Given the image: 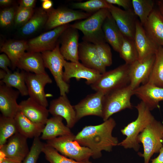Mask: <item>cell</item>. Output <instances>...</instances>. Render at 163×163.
Returning a JSON list of instances; mask_svg holds the SVG:
<instances>
[{
  "instance_id": "cell-48",
  "label": "cell",
  "mask_w": 163,
  "mask_h": 163,
  "mask_svg": "<svg viewBox=\"0 0 163 163\" xmlns=\"http://www.w3.org/2000/svg\"><path fill=\"white\" fill-rule=\"evenodd\" d=\"M0 163H22V161L5 158Z\"/></svg>"
},
{
  "instance_id": "cell-3",
  "label": "cell",
  "mask_w": 163,
  "mask_h": 163,
  "mask_svg": "<svg viewBox=\"0 0 163 163\" xmlns=\"http://www.w3.org/2000/svg\"><path fill=\"white\" fill-rule=\"evenodd\" d=\"M110 14L108 9H102L87 18L70 24V26L82 33L84 41L94 44L106 42L102 27L104 21Z\"/></svg>"
},
{
  "instance_id": "cell-51",
  "label": "cell",
  "mask_w": 163,
  "mask_h": 163,
  "mask_svg": "<svg viewBox=\"0 0 163 163\" xmlns=\"http://www.w3.org/2000/svg\"><path fill=\"white\" fill-rule=\"evenodd\" d=\"M162 141H163V138H162Z\"/></svg>"
},
{
  "instance_id": "cell-37",
  "label": "cell",
  "mask_w": 163,
  "mask_h": 163,
  "mask_svg": "<svg viewBox=\"0 0 163 163\" xmlns=\"http://www.w3.org/2000/svg\"><path fill=\"white\" fill-rule=\"evenodd\" d=\"M110 4L105 0H90L83 2H75L72 4V7L84 11L91 14L103 8L108 9Z\"/></svg>"
},
{
  "instance_id": "cell-17",
  "label": "cell",
  "mask_w": 163,
  "mask_h": 163,
  "mask_svg": "<svg viewBox=\"0 0 163 163\" xmlns=\"http://www.w3.org/2000/svg\"><path fill=\"white\" fill-rule=\"evenodd\" d=\"M27 138L18 132L10 138L0 147V152L6 158L23 161L29 150Z\"/></svg>"
},
{
  "instance_id": "cell-14",
  "label": "cell",
  "mask_w": 163,
  "mask_h": 163,
  "mask_svg": "<svg viewBox=\"0 0 163 163\" xmlns=\"http://www.w3.org/2000/svg\"><path fill=\"white\" fill-rule=\"evenodd\" d=\"M155 54L141 60L138 59L129 65V85L133 90L141 84L143 85L148 82L155 60Z\"/></svg>"
},
{
  "instance_id": "cell-12",
  "label": "cell",
  "mask_w": 163,
  "mask_h": 163,
  "mask_svg": "<svg viewBox=\"0 0 163 163\" xmlns=\"http://www.w3.org/2000/svg\"><path fill=\"white\" fill-rule=\"evenodd\" d=\"M105 95L97 91L87 95L74 106L77 121L85 117L93 115L102 118Z\"/></svg>"
},
{
  "instance_id": "cell-13",
  "label": "cell",
  "mask_w": 163,
  "mask_h": 163,
  "mask_svg": "<svg viewBox=\"0 0 163 163\" xmlns=\"http://www.w3.org/2000/svg\"><path fill=\"white\" fill-rule=\"evenodd\" d=\"M108 9L124 37L134 40L137 19L133 9L123 10L110 4Z\"/></svg>"
},
{
  "instance_id": "cell-27",
  "label": "cell",
  "mask_w": 163,
  "mask_h": 163,
  "mask_svg": "<svg viewBox=\"0 0 163 163\" xmlns=\"http://www.w3.org/2000/svg\"><path fill=\"white\" fill-rule=\"evenodd\" d=\"M102 29L106 42L118 53L124 37L110 14L104 21Z\"/></svg>"
},
{
  "instance_id": "cell-6",
  "label": "cell",
  "mask_w": 163,
  "mask_h": 163,
  "mask_svg": "<svg viewBox=\"0 0 163 163\" xmlns=\"http://www.w3.org/2000/svg\"><path fill=\"white\" fill-rule=\"evenodd\" d=\"M75 135L59 136L46 141V144L56 149L62 155L78 161L89 160L92 152L89 148L81 145L75 140Z\"/></svg>"
},
{
  "instance_id": "cell-29",
  "label": "cell",
  "mask_w": 163,
  "mask_h": 163,
  "mask_svg": "<svg viewBox=\"0 0 163 163\" xmlns=\"http://www.w3.org/2000/svg\"><path fill=\"white\" fill-rule=\"evenodd\" d=\"M48 18L47 11L42 8L37 9L30 20L20 28L19 32L23 37L30 36L45 27Z\"/></svg>"
},
{
  "instance_id": "cell-7",
  "label": "cell",
  "mask_w": 163,
  "mask_h": 163,
  "mask_svg": "<svg viewBox=\"0 0 163 163\" xmlns=\"http://www.w3.org/2000/svg\"><path fill=\"white\" fill-rule=\"evenodd\" d=\"M133 91L129 85L105 95L102 117L104 121L114 113L126 109L132 108L131 98L134 95Z\"/></svg>"
},
{
  "instance_id": "cell-34",
  "label": "cell",
  "mask_w": 163,
  "mask_h": 163,
  "mask_svg": "<svg viewBox=\"0 0 163 163\" xmlns=\"http://www.w3.org/2000/svg\"><path fill=\"white\" fill-rule=\"evenodd\" d=\"M18 132L14 118L0 117V148L3 145L8 139Z\"/></svg>"
},
{
  "instance_id": "cell-45",
  "label": "cell",
  "mask_w": 163,
  "mask_h": 163,
  "mask_svg": "<svg viewBox=\"0 0 163 163\" xmlns=\"http://www.w3.org/2000/svg\"><path fill=\"white\" fill-rule=\"evenodd\" d=\"M42 8L44 10L47 11L52 8L53 2L51 0H41Z\"/></svg>"
},
{
  "instance_id": "cell-43",
  "label": "cell",
  "mask_w": 163,
  "mask_h": 163,
  "mask_svg": "<svg viewBox=\"0 0 163 163\" xmlns=\"http://www.w3.org/2000/svg\"><path fill=\"white\" fill-rule=\"evenodd\" d=\"M12 67L11 61L8 56L5 53L0 55V67L7 73L12 72L8 69V67Z\"/></svg>"
},
{
  "instance_id": "cell-30",
  "label": "cell",
  "mask_w": 163,
  "mask_h": 163,
  "mask_svg": "<svg viewBox=\"0 0 163 163\" xmlns=\"http://www.w3.org/2000/svg\"><path fill=\"white\" fill-rule=\"evenodd\" d=\"M27 49V41L24 40H10L4 43L0 49L10 59L12 68L14 69L20 59Z\"/></svg>"
},
{
  "instance_id": "cell-23",
  "label": "cell",
  "mask_w": 163,
  "mask_h": 163,
  "mask_svg": "<svg viewBox=\"0 0 163 163\" xmlns=\"http://www.w3.org/2000/svg\"><path fill=\"white\" fill-rule=\"evenodd\" d=\"M19 104L20 111L29 119L37 123L46 124L49 113L46 107L30 97Z\"/></svg>"
},
{
  "instance_id": "cell-28",
  "label": "cell",
  "mask_w": 163,
  "mask_h": 163,
  "mask_svg": "<svg viewBox=\"0 0 163 163\" xmlns=\"http://www.w3.org/2000/svg\"><path fill=\"white\" fill-rule=\"evenodd\" d=\"M18 132L27 138L39 137L45 125L35 123L28 118L20 111L14 118Z\"/></svg>"
},
{
  "instance_id": "cell-22",
  "label": "cell",
  "mask_w": 163,
  "mask_h": 163,
  "mask_svg": "<svg viewBox=\"0 0 163 163\" xmlns=\"http://www.w3.org/2000/svg\"><path fill=\"white\" fill-rule=\"evenodd\" d=\"M134 41L139 60L155 54L159 46L148 36L142 25L138 20L136 22Z\"/></svg>"
},
{
  "instance_id": "cell-19",
  "label": "cell",
  "mask_w": 163,
  "mask_h": 163,
  "mask_svg": "<svg viewBox=\"0 0 163 163\" xmlns=\"http://www.w3.org/2000/svg\"><path fill=\"white\" fill-rule=\"evenodd\" d=\"M48 110L53 116H59L65 119L66 126L70 129L77 122L74 106L71 104L66 95H60L52 100Z\"/></svg>"
},
{
  "instance_id": "cell-18",
  "label": "cell",
  "mask_w": 163,
  "mask_h": 163,
  "mask_svg": "<svg viewBox=\"0 0 163 163\" xmlns=\"http://www.w3.org/2000/svg\"><path fill=\"white\" fill-rule=\"evenodd\" d=\"M20 94L18 90L7 86L0 81V110L3 116L14 118L20 111L17 100Z\"/></svg>"
},
{
  "instance_id": "cell-49",
  "label": "cell",
  "mask_w": 163,
  "mask_h": 163,
  "mask_svg": "<svg viewBox=\"0 0 163 163\" xmlns=\"http://www.w3.org/2000/svg\"><path fill=\"white\" fill-rule=\"evenodd\" d=\"M13 2L12 0H0V5L1 6H7L11 5Z\"/></svg>"
},
{
  "instance_id": "cell-15",
  "label": "cell",
  "mask_w": 163,
  "mask_h": 163,
  "mask_svg": "<svg viewBox=\"0 0 163 163\" xmlns=\"http://www.w3.org/2000/svg\"><path fill=\"white\" fill-rule=\"evenodd\" d=\"M64 68L63 79L67 83L71 78H75L77 81L85 79L86 84L91 85L97 80L101 74L96 70L86 67L79 62H69L65 60Z\"/></svg>"
},
{
  "instance_id": "cell-44",
  "label": "cell",
  "mask_w": 163,
  "mask_h": 163,
  "mask_svg": "<svg viewBox=\"0 0 163 163\" xmlns=\"http://www.w3.org/2000/svg\"><path fill=\"white\" fill-rule=\"evenodd\" d=\"M36 2L35 0H21L19 1V6L25 8L34 9Z\"/></svg>"
},
{
  "instance_id": "cell-32",
  "label": "cell",
  "mask_w": 163,
  "mask_h": 163,
  "mask_svg": "<svg viewBox=\"0 0 163 163\" xmlns=\"http://www.w3.org/2000/svg\"><path fill=\"white\" fill-rule=\"evenodd\" d=\"M147 82L163 88V47L159 46Z\"/></svg>"
},
{
  "instance_id": "cell-46",
  "label": "cell",
  "mask_w": 163,
  "mask_h": 163,
  "mask_svg": "<svg viewBox=\"0 0 163 163\" xmlns=\"http://www.w3.org/2000/svg\"><path fill=\"white\" fill-rule=\"evenodd\" d=\"M159 153L158 156L152 159L150 163H163V147L160 149Z\"/></svg>"
},
{
  "instance_id": "cell-11",
  "label": "cell",
  "mask_w": 163,
  "mask_h": 163,
  "mask_svg": "<svg viewBox=\"0 0 163 163\" xmlns=\"http://www.w3.org/2000/svg\"><path fill=\"white\" fill-rule=\"evenodd\" d=\"M25 81L30 97L47 107L48 103L44 88L46 84L52 82L48 74H36L25 72Z\"/></svg>"
},
{
  "instance_id": "cell-5",
  "label": "cell",
  "mask_w": 163,
  "mask_h": 163,
  "mask_svg": "<svg viewBox=\"0 0 163 163\" xmlns=\"http://www.w3.org/2000/svg\"><path fill=\"white\" fill-rule=\"evenodd\" d=\"M163 124L154 119L145 128L138 136L137 140L141 143L143 148V153L139 155L143 158L144 163H149L155 153L159 152L163 147Z\"/></svg>"
},
{
  "instance_id": "cell-35",
  "label": "cell",
  "mask_w": 163,
  "mask_h": 163,
  "mask_svg": "<svg viewBox=\"0 0 163 163\" xmlns=\"http://www.w3.org/2000/svg\"><path fill=\"white\" fill-rule=\"evenodd\" d=\"M125 63L130 65L139 59L138 52L134 41L125 37L118 52Z\"/></svg>"
},
{
  "instance_id": "cell-2",
  "label": "cell",
  "mask_w": 163,
  "mask_h": 163,
  "mask_svg": "<svg viewBox=\"0 0 163 163\" xmlns=\"http://www.w3.org/2000/svg\"><path fill=\"white\" fill-rule=\"evenodd\" d=\"M135 107L138 111V117L136 120L121 130L123 135L126 137L118 145L125 149L132 148L137 152L140 147L137 140L138 136L155 119L150 110L141 101Z\"/></svg>"
},
{
  "instance_id": "cell-31",
  "label": "cell",
  "mask_w": 163,
  "mask_h": 163,
  "mask_svg": "<svg viewBox=\"0 0 163 163\" xmlns=\"http://www.w3.org/2000/svg\"><path fill=\"white\" fill-rule=\"evenodd\" d=\"M7 86L17 89L22 96L28 95L25 81V72L16 71L7 73L1 81Z\"/></svg>"
},
{
  "instance_id": "cell-39",
  "label": "cell",
  "mask_w": 163,
  "mask_h": 163,
  "mask_svg": "<svg viewBox=\"0 0 163 163\" xmlns=\"http://www.w3.org/2000/svg\"><path fill=\"white\" fill-rule=\"evenodd\" d=\"M98 55L101 60L107 67L112 63L111 49L106 41L101 42L94 44Z\"/></svg>"
},
{
  "instance_id": "cell-10",
  "label": "cell",
  "mask_w": 163,
  "mask_h": 163,
  "mask_svg": "<svg viewBox=\"0 0 163 163\" xmlns=\"http://www.w3.org/2000/svg\"><path fill=\"white\" fill-rule=\"evenodd\" d=\"M70 25L60 26L44 32L27 41V52L42 53L51 51L56 47L58 40Z\"/></svg>"
},
{
  "instance_id": "cell-41",
  "label": "cell",
  "mask_w": 163,
  "mask_h": 163,
  "mask_svg": "<svg viewBox=\"0 0 163 163\" xmlns=\"http://www.w3.org/2000/svg\"><path fill=\"white\" fill-rule=\"evenodd\" d=\"M17 8L14 6L9 7L0 11V25L1 27H7L14 23Z\"/></svg>"
},
{
  "instance_id": "cell-38",
  "label": "cell",
  "mask_w": 163,
  "mask_h": 163,
  "mask_svg": "<svg viewBox=\"0 0 163 163\" xmlns=\"http://www.w3.org/2000/svg\"><path fill=\"white\" fill-rule=\"evenodd\" d=\"M45 144L41 141L40 137L34 138L30 150L22 163H37Z\"/></svg>"
},
{
  "instance_id": "cell-16",
  "label": "cell",
  "mask_w": 163,
  "mask_h": 163,
  "mask_svg": "<svg viewBox=\"0 0 163 163\" xmlns=\"http://www.w3.org/2000/svg\"><path fill=\"white\" fill-rule=\"evenodd\" d=\"M79 34L78 30L70 26L66 29L60 38V53L65 59L72 62H79Z\"/></svg>"
},
{
  "instance_id": "cell-24",
  "label": "cell",
  "mask_w": 163,
  "mask_h": 163,
  "mask_svg": "<svg viewBox=\"0 0 163 163\" xmlns=\"http://www.w3.org/2000/svg\"><path fill=\"white\" fill-rule=\"evenodd\" d=\"M142 25L149 38L163 47V18L158 9L153 10Z\"/></svg>"
},
{
  "instance_id": "cell-25",
  "label": "cell",
  "mask_w": 163,
  "mask_h": 163,
  "mask_svg": "<svg viewBox=\"0 0 163 163\" xmlns=\"http://www.w3.org/2000/svg\"><path fill=\"white\" fill-rule=\"evenodd\" d=\"M17 67L27 72L36 74L46 73L40 53L25 52L19 60Z\"/></svg>"
},
{
  "instance_id": "cell-50",
  "label": "cell",
  "mask_w": 163,
  "mask_h": 163,
  "mask_svg": "<svg viewBox=\"0 0 163 163\" xmlns=\"http://www.w3.org/2000/svg\"><path fill=\"white\" fill-rule=\"evenodd\" d=\"M7 73L6 72L1 69L0 70V79L1 80L3 79Z\"/></svg>"
},
{
  "instance_id": "cell-42",
  "label": "cell",
  "mask_w": 163,
  "mask_h": 163,
  "mask_svg": "<svg viewBox=\"0 0 163 163\" xmlns=\"http://www.w3.org/2000/svg\"><path fill=\"white\" fill-rule=\"evenodd\" d=\"M108 3L115 5L123 7L125 10L133 9L131 0H105Z\"/></svg>"
},
{
  "instance_id": "cell-9",
  "label": "cell",
  "mask_w": 163,
  "mask_h": 163,
  "mask_svg": "<svg viewBox=\"0 0 163 163\" xmlns=\"http://www.w3.org/2000/svg\"><path fill=\"white\" fill-rule=\"evenodd\" d=\"M46 11L48 18L45 27L49 30L75 21L85 19L92 14L65 7L52 8Z\"/></svg>"
},
{
  "instance_id": "cell-40",
  "label": "cell",
  "mask_w": 163,
  "mask_h": 163,
  "mask_svg": "<svg viewBox=\"0 0 163 163\" xmlns=\"http://www.w3.org/2000/svg\"><path fill=\"white\" fill-rule=\"evenodd\" d=\"M34 10V9L25 8L19 6L17 8L14 23L20 28L23 26L32 16Z\"/></svg>"
},
{
  "instance_id": "cell-47",
  "label": "cell",
  "mask_w": 163,
  "mask_h": 163,
  "mask_svg": "<svg viewBox=\"0 0 163 163\" xmlns=\"http://www.w3.org/2000/svg\"><path fill=\"white\" fill-rule=\"evenodd\" d=\"M160 14L163 18V0H158L156 1Z\"/></svg>"
},
{
  "instance_id": "cell-4",
  "label": "cell",
  "mask_w": 163,
  "mask_h": 163,
  "mask_svg": "<svg viewBox=\"0 0 163 163\" xmlns=\"http://www.w3.org/2000/svg\"><path fill=\"white\" fill-rule=\"evenodd\" d=\"M129 65L126 63L101 74L97 80L91 85L96 92L105 95L129 85Z\"/></svg>"
},
{
  "instance_id": "cell-21",
  "label": "cell",
  "mask_w": 163,
  "mask_h": 163,
  "mask_svg": "<svg viewBox=\"0 0 163 163\" xmlns=\"http://www.w3.org/2000/svg\"><path fill=\"white\" fill-rule=\"evenodd\" d=\"M133 92L151 111L159 108V102L163 101V88L148 82L134 89Z\"/></svg>"
},
{
  "instance_id": "cell-20",
  "label": "cell",
  "mask_w": 163,
  "mask_h": 163,
  "mask_svg": "<svg viewBox=\"0 0 163 163\" xmlns=\"http://www.w3.org/2000/svg\"><path fill=\"white\" fill-rule=\"evenodd\" d=\"M79 60L86 67L96 70L101 74L105 72L106 67L100 59L94 44L84 41L79 43Z\"/></svg>"
},
{
  "instance_id": "cell-33",
  "label": "cell",
  "mask_w": 163,
  "mask_h": 163,
  "mask_svg": "<svg viewBox=\"0 0 163 163\" xmlns=\"http://www.w3.org/2000/svg\"><path fill=\"white\" fill-rule=\"evenodd\" d=\"M133 10L143 25L154 9L155 1L152 0H132Z\"/></svg>"
},
{
  "instance_id": "cell-26",
  "label": "cell",
  "mask_w": 163,
  "mask_h": 163,
  "mask_svg": "<svg viewBox=\"0 0 163 163\" xmlns=\"http://www.w3.org/2000/svg\"><path fill=\"white\" fill-rule=\"evenodd\" d=\"M63 118L59 116H53L48 119L40 139L47 140L72 133L70 128L63 123Z\"/></svg>"
},
{
  "instance_id": "cell-8",
  "label": "cell",
  "mask_w": 163,
  "mask_h": 163,
  "mask_svg": "<svg viewBox=\"0 0 163 163\" xmlns=\"http://www.w3.org/2000/svg\"><path fill=\"white\" fill-rule=\"evenodd\" d=\"M45 67L50 71L59 88L60 95H66L69 91V85L63 79L64 63L66 60L61 54L59 43L51 51L41 53Z\"/></svg>"
},
{
  "instance_id": "cell-36",
  "label": "cell",
  "mask_w": 163,
  "mask_h": 163,
  "mask_svg": "<svg viewBox=\"0 0 163 163\" xmlns=\"http://www.w3.org/2000/svg\"><path fill=\"white\" fill-rule=\"evenodd\" d=\"M42 152L50 163H92L89 160L78 161L60 154L56 149L45 144Z\"/></svg>"
},
{
  "instance_id": "cell-1",
  "label": "cell",
  "mask_w": 163,
  "mask_h": 163,
  "mask_svg": "<svg viewBox=\"0 0 163 163\" xmlns=\"http://www.w3.org/2000/svg\"><path fill=\"white\" fill-rule=\"evenodd\" d=\"M116 125L114 119L110 117L101 124L86 126L75 136V140L90 149L93 158H99L102 151L110 152L113 147L118 145V138L112 134Z\"/></svg>"
}]
</instances>
